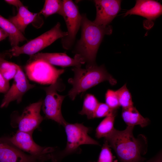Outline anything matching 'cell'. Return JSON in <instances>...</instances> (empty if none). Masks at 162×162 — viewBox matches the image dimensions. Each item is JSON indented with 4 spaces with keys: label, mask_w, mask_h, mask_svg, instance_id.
<instances>
[{
    "label": "cell",
    "mask_w": 162,
    "mask_h": 162,
    "mask_svg": "<svg viewBox=\"0 0 162 162\" xmlns=\"http://www.w3.org/2000/svg\"><path fill=\"white\" fill-rule=\"evenodd\" d=\"M110 147L108 142L105 140L97 162H114L113 156Z\"/></svg>",
    "instance_id": "d4e9b609"
},
{
    "label": "cell",
    "mask_w": 162,
    "mask_h": 162,
    "mask_svg": "<svg viewBox=\"0 0 162 162\" xmlns=\"http://www.w3.org/2000/svg\"><path fill=\"white\" fill-rule=\"evenodd\" d=\"M38 15V13L31 12L23 5L19 8L16 15L9 20L23 34L27 26L34 21Z\"/></svg>",
    "instance_id": "2e32d148"
},
{
    "label": "cell",
    "mask_w": 162,
    "mask_h": 162,
    "mask_svg": "<svg viewBox=\"0 0 162 162\" xmlns=\"http://www.w3.org/2000/svg\"><path fill=\"white\" fill-rule=\"evenodd\" d=\"M81 15V37L77 42L74 52L83 59L87 67L96 64V57L100 45L104 35L112 33V27L109 25H97L88 19L86 14Z\"/></svg>",
    "instance_id": "7a4b0ae2"
},
{
    "label": "cell",
    "mask_w": 162,
    "mask_h": 162,
    "mask_svg": "<svg viewBox=\"0 0 162 162\" xmlns=\"http://www.w3.org/2000/svg\"><path fill=\"white\" fill-rule=\"evenodd\" d=\"M32 134L18 130L12 137H5L14 146L35 157L39 161L44 162L51 159V154L54 152L55 149L38 145L33 140Z\"/></svg>",
    "instance_id": "ba28073f"
},
{
    "label": "cell",
    "mask_w": 162,
    "mask_h": 162,
    "mask_svg": "<svg viewBox=\"0 0 162 162\" xmlns=\"http://www.w3.org/2000/svg\"><path fill=\"white\" fill-rule=\"evenodd\" d=\"M19 66L0 56V73L7 80L14 79Z\"/></svg>",
    "instance_id": "7402d4cb"
},
{
    "label": "cell",
    "mask_w": 162,
    "mask_h": 162,
    "mask_svg": "<svg viewBox=\"0 0 162 162\" xmlns=\"http://www.w3.org/2000/svg\"><path fill=\"white\" fill-rule=\"evenodd\" d=\"M146 162H162L161 153H159L153 158L151 159Z\"/></svg>",
    "instance_id": "f1b7e54d"
},
{
    "label": "cell",
    "mask_w": 162,
    "mask_h": 162,
    "mask_svg": "<svg viewBox=\"0 0 162 162\" xmlns=\"http://www.w3.org/2000/svg\"><path fill=\"white\" fill-rule=\"evenodd\" d=\"M35 157L25 154L9 142L0 137V162H37Z\"/></svg>",
    "instance_id": "5bb4252c"
},
{
    "label": "cell",
    "mask_w": 162,
    "mask_h": 162,
    "mask_svg": "<svg viewBox=\"0 0 162 162\" xmlns=\"http://www.w3.org/2000/svg\"><path fill=\"white\" fill-rule=\"evenodd\" d=\"M10 88L9 81L6 80L0 73V93L5 94Z\"/></svg>",
    "instance_id": "4316f807"
},
{
    "label": "cell",
    "mask_w": 162,
    "mask_h": 162,
    "mask_svg": "<svg viewBox=\"0 0 162 162\" xmlns=\"http://www.w3.org/2000/svg\"><path fill=\"white\" fill-rule=\"evenodd\" d=\"M121 115L124 121L128 126L139 125L143 128L147 126L150 122L148 118L142 116L134 106L122 109Z\"/></svg>",
    "instance_id": "ac0fdd59"
},
{
    "label": "cell",
    "mask_w": 162,
    "mask_h": 162,
    "mask_svg": "<svg viewBox=\"0 0 162 162\" xmlns=\"http://www.w3.org/2000/svg\"><path fill=\"white\" fill-rule=\"evenodd\" d=\"M117 111L107 116L100 122L96 130V136L98 138H105L114 129V124Z\"/></svg>",
    "instance_id": "ffe728a7"
},
{
    "label": "cell",
    "mask_w": 162,
    "mask_h": 162,
    "mask_svg": "<svg viewBox=\"0 0 162 162\" xmlns=\"http://www.w3.org/2000/svg\"><path fill=\"white\" fill-rule=\"evenodd\" d=\"M120 106L122 109L129 108L133 106L132 95L128 88L126 83L116 90Z\"/></svg>",
    "instance_id": "603a6c76"
},
{
    "label": "cell",
    "mask_w": 162,
    "mask_h": 162,
    "mask_svg": "<svg viewBox=\"0 0 162 162\" xmlns=\"http://www.w3.org/2000/svg\"><path fill=\"white\" fill-rule=\"evenodd\" d=\"M121 1L118 0H94L96 15L93 22L99 26L109 25L120 11Z\"/></svg>",
    "instance_id": "7c38bea8"
},
{
    "label": "cell",
    "mask_w": 162,
    "mask_h": 162,
    "mask_svg": "<svg viewBox=\"0 0 162 162\" xmlns=\"http://www.w3.org/2000/svg\"><path fill=\"white\" fill-rule=\"evenodd\" d=\"M162 14V6L157 1L152 0H137L135 6L128 10L124 16L136 15L148 20H155Z\"/></svg>",
    "instance_id": "9a60e30c"
},
{
    "label": "cell",
    "mask_w": 162,
    "mask_h": 162,
    "mask_svg": "<svg viewBox=\"0 0 162 162\" xmlns=\"http://www.w3.org/2000/svg\"><path fill=\"white\" fill-rule=\"evenodd\" d=\"M4 1L8 4L16 7L17 10L20 7L23 5L22 2L19 0H5Z\"/></svg>",
    "instance_id": "83f0119b"
},
{
    "label": "cell",
    "mask_w": 162,
    "mask_h": 162,
    "mask_svg": "<svg viewBox=\"0 0 162 162\" xmlns=\"http://www.w3.org/2000/svg\"><path fill=\"white\" fill-rule=\"evenodd\" d=\"M14 81L8 92L5 94L0 105L1 108L7 107L11 102H21L24 95L35 85L30 83L21 68L19 66L14 78Z\"/></svg>",
    "instance_id": "8fae6325"
},
{
    "label": "cell",
    "mask_w": 162,
    "mask_h": 162,
    "mask_svg": "<svg viewBox=\"0 0 162 162\" xmlns=\"http://www.w3.org/2000/svg\"><path fill=\"white\" fill-rule=\"evenodd\" d=\"M63 1L64 13L63 18L68 29V35L62 38V43L64 49L69 50L72 47L81 26L82 15L77 6L72 1Z\"/></svg>",
    "instance_id": "30bf717a"
},
{
    "label": "cell",
    "mask_w": 162,
    "mask_h": 162,
    "mask_svg": "<svg viewBox=\"0 0 162 162\" xmlns=\"http://www.w3.org/2000/svg\"><path fill=\"white\" fill-rule=\"evenodd\" d=\"M105 104L113 110H117L120 106L116 91L108 89L105 96Z\"/></svg>",
    "instance_id": "cb8c5ba5"
},
{
    "label": "cell",
    "mask_w": 162,
    "mask_h": 162,
    "mask_svg": "<svg viewBox=\"0 0 162 162\" xmlns=\"http://www.w3.org/2000/svg\"><path fill=\"white\" fill-rule=\"evenodd\" d=\"M60 24L58 22L49 30L37 37L30 40L22 46L13 47L9 50L12 56H18L22 54L29 56L36 54L50 45L56 40L68 35L60 28Z\"/></svg>",
    "instance_id": "5b68a950"
},
{
    "label": "cell",
    "mask_w": 162,
    "mask_h": 162,
    "mask_svg": "<svg viewBox=\"0 0 162 162\" xmlns=\"http://www.w3.org/2000/svg\"><path fill=\"white\" fill-rule=\"evenodd\" d=\"M116 111L110 108L105 103H99L95 112L94 118L106 117Z\"/></svg>",
    "instance_id": "484cf974"
},
{
    "label": "cell",
    "mask_w": 162,
    "mask_h": 162,
    "mask_svg": "<svg viewBox=\"0 0 162 162\" xmlns=\"http://www.w3.org/2000/svg\"><path fill=\"white\" fill-rule=\"evenodd\" d=\"M99 103L94 95L87 94L84 98L82 110L79 113L86 115L88 119L94 118L95 112Z\"/></svg>",
    "instance_id": "44dd1931"
},
{
    "label": "cell",
    "mask_w": 162,
    "mask_h": 162,
    "mask_svg": "<svg viewBox=\"0 0 162 162\" xmlns=\"http://www.w3.org/2000/svg\"><path fill=\"white\" fill-rule=\"evenodd\" d=\"M61 84L58 79L49 86L44 88L46 95L42 106L46 118L53 120L64 126L67 122L62 116L61 107L66 96L57 93L61 88Z\"/></svg>",
    "instance_id": "8992f818"
},
{
    "label": "cell",
    "mask_w": 162,
    "mask_h": 162,
    "mask_svg": "<svg viewBox=\"0 0 162 162\" xmlns=\"http://www.w3.org/2000/svg\"><path fill=\"white\" fill-rule=\"evenodd\" d=\"M134 128L128 126L123 130L114 129L104 138L121 162H141L144 160L142 155L147 151V139L142 134L137 138L135 137L133 132Z\"/></svg>",
    "instance_id": "6da1fadb"
},
{
    "label": "cell",
    "mask_w": 162,
    "mask_h": 162,
    "mask_svg": "<svg viewBox=\"0 0 162 162\" xmlns=\"http://www.w3.org/2000/svg\"><path fill=\"white\" fill-rule=\"evenodd\" d=\"M43 102L41 100L26 107L20 115L12 117L11 125L19 131L32 133L44 119L40 114Z\"/></svg>",
    "instance_id": "9c48e42d"
},
{
    "label": "cell",
    "mask_w": 162,
    "mask_h": 162,
    "mask_svg": "<svg viewBox=\"0 0 162 162\" xmlns=\"http://www.w3.org/2000/svg\"><path fill=\"white\" fill-rule=\"evenodd\" d=\"M64 126L67 136L66 146L63 150L52 154L51 159L52 162H60L67 156L76 152L79 153L78 148L82 145H99L97 141L89 136V128L83 124L67 122Z\"/></svg>",
    "instance_id": "277c9868"
},
{
    "label": "cell",
    "mask_w": 162,
    "mask_h": 162,
    "mask_svg": "<svg viewBox=\"0 0 162 162\" xmlns=\"http://www.w3.org/2000/svg\"><path fill=\"white\" fill-rule=\"evenodd\" d=\"M25 70L29 79L43 84H51L57 81L64 70L58 69L41 59L28 62Z\"/></svg>",
    "instance_id": "52a82bcc"
},
{
    "label": "cell",
    "mask_w": 162,
    "mask_h": 162,
    "mask_svg": "<svg viewBox=\"0 0 162 162\" xmlns=\"http://www.w3.org/2000/svg\"><path fill=\"white\" fill-rule=\"evenodd\" d=\"M74 76L68 80V82L72 86L68 95L72 100L81 93L102 82L107 81L110 85L117 83L116 80L109 73L104 65H97L86 67H74L72 69Z\"/></svg>",
    "instance_id": "3957f363"
},
{
    "label": "cell",
    "mask_w": 162,
    "mask_h": 162,
    "mask_svg": "<svg viewBox=\"0 0 162 162\" xmlns=\"http://www.w3.org/2000/svg\"><path fill=\"white\" fill-rule=\"evenodd\" d=\"M43 60L52 65L62 67L74 66L81 67L85 63L83 59L77 54L72 58L66 54L62 53H39L30 56L28 62L38 60Z\"/></svg>",
    "instance_id": "4fadbf2b"
},
{
    "label": "cell",
    "mask_w": 162,
    "mask_h": 162,
    "mask_svg": "<svg viewBox=\"0 0 162 162\" xmlns=\"http://www.w3.org/2000/svg\"><path fill=\"white\" fill-rule=\"evenodd\" d=\"M38 14L43 15L46 18L54 14H58L63 17L64 13L63 1L45 0L43 8Z\"/></svg>",
    "instance_id": "d6986e66"
},
{
    "label": "cell",
    "mask_w": 162,
    "mask_h": 162,
    "mask_svg": "<svg viewBox=\"0 0 162 162\" xmlns=\"http://www.w3.org/2000/svg\"><path fill=\"white\" fill-rule=\"evenodd\" d=\"M8 37V35L6 32L0 28V41Z\"/></svg>",
    "instance_id": "f546056e"
},
{
    "label": "cell",
    "mask_w": 162,
    "mask_h": 162,
    "mask_svg": "<svg viewBox=\"0 0 162 162\" xmlns=\"http://www.w3.org/2000/svg\"><path fill=\"white\" fill-rule=\"evenodd\" d=\"M0 28L7 34L10 44L13 47L18 46L19 43L27 39L15 26L9 20L0 15Z\"/></svg>",
    "instance_id": "e0dca14e"
}]
</instances>
